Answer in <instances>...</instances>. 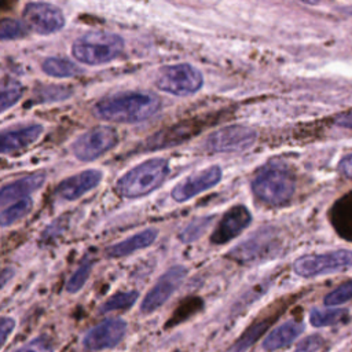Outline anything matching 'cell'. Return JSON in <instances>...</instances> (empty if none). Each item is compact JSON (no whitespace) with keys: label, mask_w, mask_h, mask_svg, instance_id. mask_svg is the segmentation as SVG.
<instances>
[{"label":"cell","mask_w":352,"mask_h":352,"mask_svg":"<svg viewBox=\"0 0 352 352\" xmlns=\"http://www.w3.org/2000/svg\"><path fill=\"white\" fill-rule=\"evenodd\" d=\"M23 23L37 34H51L60 30L65 25L62 11L48 3H29L23 10Z\"/></svg>","instance_id":"obj_11"},{"label":"cell","mask_w":352,"mask_h":352,"mask_svg":"<svg viewBox=\"0 0 352 352\" xmlns=\"http://www.w3.org/2000/svg\"><path fill=\"white\" fill-rule=\"evenodd\" d=\"M349 300H352V279L337 286L334 290L327 293L323 298V302L329 307H333V305L344 304Z\"/></svg>","instance_id":"obj_28"},{"label":"cell","mask_w":352,"mask_h":352,"mask_svg":"<svg viewBox=\"0 0 352 352\" xmlns=\"http://www.w3.org/2000/svg\"><path fill=\"white\" fill-rule=\"evenodd\" d=\"M301 1H304V3H308V4H316V3H319L320 0H301Z\"/></svg>","instance_id":"obj_36"},{"label":"cell","mask_w":352,"mask_h":352,"mask_svg":"<svg viewBox=\"0 0 352 352\" xmlns=\"http://www.w3.org/2000/svg\"><path fill=\"white\" fill-rule=\"evenodd\" d=\"M43 133L40 124H30L0 132V154H11L33 144Z\"/></svg>","instance_id":"obj_16"},{"label":"cell","mask_w":352,"mask_h":352,"mask_svg":"<svg viewBox=\"0 0 352 352\" xmlns=\"http://www.w3.org/2000/svg\"><path fill=\"white\" fill-rule=\"evenodd\" d=\"M103 179V172L100 169H85L77 175H73L62 180L55 192L59 198L66 201H74L81 198L88 191L94 190Z\"/></svg>","instance_id":"obj_15"},{"label":"cell","mask_w":352,"mask_h":352,"mask_svg":"<svg viewBox=\"0 0 352 352\" xmlns=\"http://www.w3.org/2000/svg\"><path fill=\"white\" fill-rule=\"evenodd\" d=\"M302 331V326L297 322L289 320L276 329H274L263 341V348L265 351H276L290 345Z\"/></svg>","instance_id":"obj_19"},{"label":"cell","mask_w":352,"mask_h":352,"mask_svg":"<svg viewBox=\"0 0 352 352\" xmlns=\"http://www.w3.org/2000/svg\"><path fill=\"white\" fill-rule=\"evenodd\" d=\"M188 270L184 265H173L168 271H165L155 285L150 289V292L144 296L140 311L143 314H151L160 307H162L168 298L177 290V287L183 283L187 276Z\"/></svg>","instance_id":"obj_10"},{"label":"cell","mask_w":352,"mask_h":352,"mask_svg":"<svg viewBox=\"0 0 352 352\" xmlns=\"http://www.w3.org/2000/svg\"><path fill=\"white\" fill-rule=\"evenodd\" d=\"M124 50L121 36L109 32H89L72 47L73 56L85 65H103L116 59Z\"/></svg>","instance_id":"obj_5"},{"label":"cell","mask_w":352,"mask_h":352,"mask_svg":"<svg viewBox=\"0 0 352 352\" xmlns=\"http://www.w3.org/2000/svg\"><path fill=\"white\" fill-rule=\"evenodd\" d=\"M323 345V338L319 334H312L300 341L294 352H315Z\"/></svg>","instance_id":"obj_31"},{"label":"cell","mask_w":352,"mask_h":352,"mask_svg":"<svg viewBox=\"0 0 352 352\" xmlns=\"http://www.w3.org/2000/svg\"><path fill=\"white\" fill-rule=\"evenodd\" d=\"M282 249V236L278 228L265 226L249 238L235 245L227 257L239 264H258L271 260L279 254Z\"/></svg>","instance_id":"obj_4"},{"label":"cell","mask_w":352,"mask_h":352,"mask_svg":"<svg viewBox=\"0 0 352 352\" xmlns=\"http://www.w3.org/2000/svg\"><path fill=\"white\" fill-rule=\"evenodd\" d=\"M91 267H92V263L87 260L74 271V274L70 276L69 282L66 283V290L69 293H76L85 285L88 275L91 272Z\"/></svg>","instance_id":"obj_29"},{"label":"cell","mask_w":352,"mask_h":352,"mask_svg":"<svg viewBox=\"0 0 352 352\" xmlns=\"http://www.w3.org/2000/svg\"><path fill=\"white\" fill-rule=\"evenodd\" d=\"M345 316H346V311L341 309V308H333V309L315 308L309 314V322L315 327L333 326V324L341 322Z\"/></svg>","instance_id":"obj_22"},{"label":"cell","mask_w":352,"mask_h":352,"mask_svg":"<svg viewBox=\"0 0 352 352\" xmlns=\"http://www.w3.org/2000/svg\"><path fill=\"white\" fill-rule=\"evenodd\" d=\"M221 180V168L210 165L182 179L172 188V198L176 202H186L192 197L214 187Z\"/></svg>","instance_id":"obj_12"},{"label":"cell","mask_w":352,"mask_h":352,"mask_svg":"<svg viewBox=\"0 0 352 352\" xmlns=\"http://www.w3.org/2000/svg\"><path fill=\"white\" fill-rule=\"evenodd\" d=\"M252 190L261 202L280 206L292 199L296 190V177L285 164L268 162L256 173Z\"/></svg>","instance_id":"obj_2"},{"label":"cell","mask_w":352,"mask_h":352,"mask_svg":"<svg viewBox=\"0 0 352 352\" xmlns=\"http://www.w3.org/2000/svg\"><path fill=\"white\" fill-rule=\"evenodd\" d=\"M267 327H268L267 320H261L250 324L242 333V336L230 346L228 352H246L265 333Z\"/></svg>","instance_id":"obj_21"},{"label":"cell","mask_w":352,"mask_h":352,"mask_svg":"<svg viewBox=\"0 0 352 352\" xmlns=\"http://www.w3.org/2000/svg\"><path fill=\"white\" fill-rule=\"evenodd\" d=\"M256 139L257 133L250 126L227 125L208 135L204 148L209 153H241L250 148Z\"/></svg>","instance_id":"obj_8"},{"label":"cell","mask_w":352,"mask_h":352,"mask_svg":"<svg viewBox=\"0 0 352 352\" xmlns=\"http://www.w3.org/2000/svg\"><path fill=\"white\" fill-rule=\"evenodd\" d=\"M11 276H12V270L11 268H1L0 270V287H3Z\"/></svg>","instance_id":"obj_35"},{"label":"cell","mask_w":352,"mask_h":352,"mask_svg":"<svg viewBox=\"0 0 352 352\" xmlns=\"http://www.w3.org/2000/svg\"><path fill=\"white\" fill-rule=\"evenodd\" d=\"M352 267V252L346 249L318 254H304L294 260L293 271L302 278L327 275L345 271Z\"/></svg>","instance_id":"obj_7"},{"label":"cell","mask_w":352,"mask_h":352,"mask_svg":"<svg viewBox=\"0 0 352 352\" xmlns=\"http://www.w3.org/2000/svg\"><path fill=\"white\" fill-rule=\"evenodd\" d=\"M157 238V230L154 228H146L143 231H139L133 235H131L126 239H122L114 245H111L107 249V256L110 257H125L129 256L140 249H144L150 246Z\"/></svg>","instance_id":"obj_18"},{"label":"cell","mask_w":352,"mask_h":352,"mask_svg":"<svg viewBox=\"0 0 352 352\" xmlns=\"http://www.w3.org/2000/svg\"><path fill=\"white\" fill-rule=\"evenodd\" d=\"M23 88L15 80H7L0 82V113L12 107L22 96Z\"/></svg>","instance_id":"obj_24"},{"label":"cell","mask_w":352,"mask_h":352,"mask_svg":"<svg viewBox=\"0 0 352 352\" xmlns=\"http://www.w3.org/2000/svg\"><path fill=\"white\" fill-rule=\"evenodd\" d=\"M126 331V323L122 319H106L96 324L82 338V345L89 351H102L116 346Z\"/></svg>","instance_id":"obj_13"},{"label":"cell","mask_w":352,"mask_h":352,"mask_svg":"<svg viewBox=\"0 0 352 352\" xmlns=\"http://www.w3.org/2000/svg\"><path fill=\"white\" fill-rule=\"evenodd\" d=\"M14 352H54V345L47 337L40 336V337L23 344Z\"/></svg>","instance_id":"obj_30"},{"label":"cell","mask_w":352,"mask_h":352,"mask_svg":"<svg viewBox=\"0 0 352 352\" xmlns=\"http://www.w3.org/2000/svg\"><path fill=\"white\" fill-rule=\"evenodd\" d=\"M160 107V98L150 92H122L99 100L94 113L106 121L133 124L153 117Z\"/></svg>","instance_id":"obj_1"},{"label":"cell","mask_w":352,"mask_h":352,"mask_svg":"<svg viewBox=\"0 0 352 352\" xmlns=\"http://www.w3.org/2000/svg\"><path fill=\"white\" fill-rule=\"evenodd\" d=\"M334 122H336L338 126L352 129V111H346V113L338 114V116L336 117Z\"/></svg>","instance_id":"obj_34"},{"label":"cell","mask_w":352,"mask_h":352,"mask_svg":"<svg viewBox=\"0 0 352 352\" xmlns=\"http://www.w3.org/2000/svg\"><path fill=\"white\" fill-rule=\"evenodd\" d=\"M118 142L117 132L110 126H95L81 133L72 144V153L81 161H94L111 150Z\"/></svg>","instance_id":"obj_9"},{"label":"cell","mask_w":352,"mask_h":352,"mask_svg":"<svg viewBox=\"0 0 352 352\" xmlns=\"http://www.w3.org/2000/svg\"><path fill=\"white\" fill-rule=\"evenodd\" d=\"M15 329V320L10 316H3L0 318V349L1 346L7 342L10 334Z\"/></svg>","instance_id":"obj_32"},{"label":"cell","mask_w":352,"mask_h":352,"mask_svg":"<svg viewBox=\"0 0 352 352\" xmlns=\"http://www.w3.org/2000/svg\"><path fill=\"white\" fill-rule=\"evenodd\" d=\"M252 221V214L245 205H235L230 208L219 224L216 226L210 241L216 245H223L238 236Z\"/></svg>","instance_id":"obj_14"},{"label":"cell","mask_w":352,"mask_h":352,"mask_svg":"<svg viewBox=\"0 0 352 352\" xmlns=\"http://www.w3.org/2000/svg\"><path fill=\"white\" fill-rule=\"evenodd\" d=\"M30 209H32V199L29 197L22 198L21 201L15 202L14 205L8 206L0 213V226L1 227L12 226L14 223L25 217L30 212Z\"/></svg>","instance_id":"obj_23"},{"label":"cell","mask_w":352,"mask_h":352,"mask_svg":"<svg viewBox=\"0 0 352 352\" xmlns=\"http://www.w3.org/2000/svg\"><path fill=\"white\" fill-rule=\"evenodd\" d=\"M338 172L348 177V179H352V154L344 157L340 164H338Z\"/></svg>","instance_id":"obj_33"},{"label":"cell","mask_w":352,"mask_h":352,"mask_svg":"<svg viewBox=\"0 0 352 352\" xmlns=\"http://www.w3.org/2000/svg\"><path fill=\"white\" fill-rule=\"evenodd\" d=\"M26 25L16 19L0 21V40H15L26 34Z\"/></svg>","instance_id":"obj_27"},{"label":"cell","mask_w":352,"mask_h":352,"mask_svg":"<svg viewBox=\"0 0 352 352\" xmlns=\"http://www.w3.org/2000/svg\"><path fill=\"white\" fill-rule=\"evenodd\" d=\"M45 183V176L43 173H34L21 177L12 183L0 187V206L11 204L16 199L26 198L29 194L40 190Z\"/></svg>","instance_id":"obj_17"},{"label":"cell","mask_w":352,"mask_h":352,"mask_svg":"<svg viewBox=\"0 0 352 352\" xmlns=\"http://www.w3.org/2000/svg\"><path fill=\"white\" fill-rule=\"evenodd\" d=\"M43 70L51 76V77H58V78H65V77H73L80 73V69L70 62L66 58H59V56H51L47 58L43 62Z\"/></svg>","instance_id":"obj_20"},{"label":"cell","mask_w":352,"mask_h":352,"mask_svg":"<svg viewBox=\"0 0 352 352\" xmlns=\"http://www.w3.org/2000/svg\"><path fill=\"white\" fill-rule=\"evenodd\" d=\"M202 82V73L190 63L166 65L160 69L155 78L160 91L175 96L192 95L201 89Z\"/></svg>","instance_id":"obj_6"},{"label":"cell","mask_w":352,"mask_h":352,"mask_svg":"<svg viewBox=\"0 0 352 352\" xmlns=\"http://www.w3.org/2000/svg\"><path fill=\"white\" fill-rule=\"evenodd\" d=\"M213 221V216H204V217H198L195 220H192L180 234V239L186 243L188 242H194L198 238H201V235L209 228V226Z\"/></svg>","instance_id":"obj_26"},{"label":"cell","mask_w":352,"mask_h":352,"mask_svg":"<svg viewBox=\"0 0 352 352\" xmlns=\"http://www.w3.org/2000/svg\"><path fill=\"white\" fill-rule=\"evenodd\" d=\"M168 173L169 165L165 158H150L124 173L117 182V190L125 198H139L158 188Z\"/></svg>","instance_id":"obj_3"},{"label":"cell","mask_w":352,"mask_h":352,"mask_svg":"<svg viewBox=\"0 0 352 352\" xmlns=\"http://www.w3.org/2000/svg\"><path fill=\"white\" fill-rule=\"evenodd\" d=\"M138 292L132 290V292H122V293H117L114 296H111L110 298H107L103 305L100 307L102 312H111V311H122V309H128L131 308L135 301L138 300Z\"/></svg>","instance_id":"obj_25"}]
</instances>
